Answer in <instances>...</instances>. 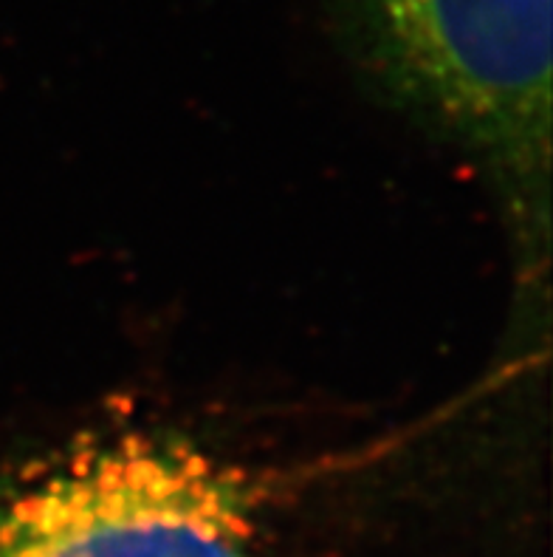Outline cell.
I'll list each match as a JSON object with an SVG mask.
<instances>
[{
  "label": "cell",
  "instance_id": "cell-1",
  "mask_svg": "<svg viewBox=\"0 0 553 557\" xmlns=\"http://www.w3.org/2000/svg\"><path fill=\"white\" fill-rule=\"evenodd\" d=\"M294 493L169 431L79 436L0 479V557H342Z\"/></svg>",
  "mask_w": 553,
  "mask_h": 557
},
{
  "label": "cell",
  "instance_id": "cell-2",
  "mask_svg": "<svg viewBox=\"0 0 553 557\" xmlns=\"http://www.w3.org/2000/svg\"><path fill=\"white\" fill-rule=\"evenodd\" d=\"M376 71L517 176L551 153V0H339Z\"/></svg>",
  "mask_w": 553,
  "mask_h": 557
}]
</instances>
